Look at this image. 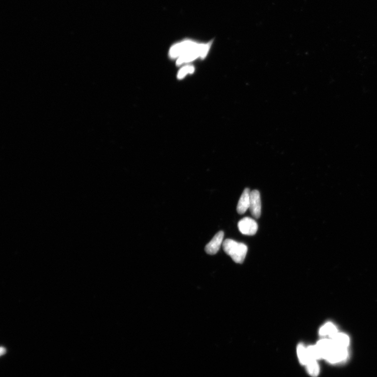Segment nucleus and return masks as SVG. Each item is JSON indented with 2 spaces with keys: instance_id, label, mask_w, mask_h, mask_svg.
I'll return each instance as SVG.
<instances>
[{
  "instance_id": "7ed1b4c3",
  "label": "nucleus",
  "mask_w": 377,
  "mask_h": 377,
  "mask_svg": "<svg viewBox=\"0 0 377 377\" xmlns=\"http://www.w3.org/2000/svg\"><path fill=\"white\" fill-rule=\"evenodd\" d=\"M348 356L347 348L334 346L326 354L325 359L329 362L336 363L346 360Z\"/></svg>"
},
{
  "instance_id": "f257e3e1",
  "label": "nucleus",
  "mask_w": 377,
  "mask_h": 377,
  "mask_svg": "<svg viewBox=\"0 0 377 377\" xmlns=\"http://www.w3.org/2000/svg\"><path fill=\"white\" fill-rule=\"evenodd\" d=\"M212 43V40L206 43H199L191 39H185L172 45L169 55L172 59H177L176 64L180 66L198 58H206Z\"/></svg>"
},
{
  "instance_id": "0eeeda50",
  "label": "nucleus",
  "mask_w": 377,
  "mask_h": 377,
  "mask_svg": "<svg viewBox=\"0 0 377 377\" xmlns=\"http://www.w3.org/2000/svg\"><path fill=\"white\" fill-rule=\"evenodd\" d=\"M251 191L250 188H246L239 200L237 206V211L240 214H244L250 208Z\"/></svg>"
},
{
  "instance_id": "4468645a",
  "label": "nucleus",
  "mask_w": 377,
  "mask_h": 377,
  "mask_svg": "<svg viewBox=\"0 0 377 377\" xmlns=\"http://www.w3.org/2000/svg\"><path fill=\"white\" fill-rule=\"evenodd\" d=\"M194 71V67L193 66H186L180 69L178 73L177 77L179 79H183L188 74L193 73Z\"/></svg>"
},
{
  "instance_id": "f03ea898",
  "label": "nucleus",
  "mask_w": 377,
  "mask_h": 377,
  "mask_svg": "<svg viewBox=\"0 0 377 377\" xmlns=\"http://www.w3.org/2000/svg\"><path fill=\"white\" fill-rule=\"evenodd\" d=\"M223 248L225 253L230 256L236 263H243L248 251L245 244L232 239H226L223 241Z\"/></svg>"
},
{
  "instance_id": "1a4fd4ad",
  "label": "nucleus",
  "mask_w": 377,
  "mask_h": 377,
  "mask_svg": "<svg viewBox=\"0 0 377 377\" xmlns=\"http://www.w3.org/2000/svg\"><path fill=\"white\" fill-rule=\"evenodd\" d=\"M316 345L319 348L323 359L325 358V356L330 350L334 346V343L331 339L321 340Z\"/></svg>"
},
{
  "instance_id": "2eb2a0df",
  "label": "nucleus",
  "mask_w": 377,
  "mask_h": 377,
  "mask_svg": "<svg viewBox=\"0 0 377 377\" xmlns=\"http://www.w3.org/2000/svg\"><path fill=\"white\" fill-rule=\"evenodd\" d=\"M6 352V350L4 347H1V350H0V353H1V355H3Z\"/></svg>"
},
{
  "instance_id": "20e7f679",
  "label": "nucleus",
  "mask_w": 377,
  "mask_h": 377,
  "mask_svg": "<svg viewBox=\"0 0 377 377\" xmlns=\"http://www.w3.org/2000/svg\"><path fill=\"white\" fill-rule=\"evenodd\" d=\"M238 228L241 234L251 236L257 233L258 226L254 219L245 217L239 221Z\"/></svg>"
},
{
  "instance_id": "ddd939ff",
  "label": "nucleus",
  "mask_w": 377,
  "mask_h": 377,
  "mask_svg": "<svg viewBox=\"0 0 377 377\" xmlns=\"http://www.w3.org/2000/svg\"><path fill=\"white\" fill-rule=\"evenodd\" d=\"M307 371L313 377L318 376L320 373V367L316 360H310L307 364Z\"/></svg>"
},
{
  "instance_id": "f8f14e48",
  "label": "nucleus",
  "mask_w": 377,
  "mask_h": 377,
  "mask_svg": "<svg viewBox=\"0 0 377 377\" xmlns=\"http://www.w3.org/2000/svg\"><path fill=\"white\" fill-rule=\"evenodd\" d=\"M307 351L310 360H317L323 358L322 354L316 345L308 346L307 347Z\"/></svg>"
},
{
  "instance_id": "39448f33",
  "label": "nucleus",
  "mask_w": 377,
  "mask_h": 377,
  "mask_svg": "<svg viewBox=\"0 0 377 377\" xmlns=\"http://www.w3.org/2000/svg\"><path fill=\"white\" fill-rule=\"evenodd\" d=\"M250 212L255 218L258 219L261 215V204L260 193L258 190H254L251 192Z\"/></svg>"
},
{
  "instance_id": "423d86ee",
  "label": "nucleus",
  "mask_w": 377,
  "mask_h": 377,
  "mask_svg": "<svg viewBox=\"0 0 377 377\" xmlns=\"http://www.w3.org/2000/svg\"><path fill=\"white\" fill-rule=\"evenodd\" d=\"M224 236L223 231H220L217 233L206 246V253L211 255L216 254L219 252L222 243H223Z\"/></svg>"
},
{
  "instance_id": "9b49d317",
  "label": "nucleus",
  "mask_w": 377,
  "mask_h": 377,
  "mask_svg": "<svg viewBox=\"0 0 377 377\" xmlns=\"http://www.w3.org/2000/svg\"><path fill=\"white\" fill-rule=\"evenodd\" d=\"M297 355L298 359L301 364L307 365L310 361L308 353L307 347L303 344H300L297 347Z\"/></svg>"
},
{
  "instance_id": "6e6552de",
  "label": "nucleus",
  "mask_w": 377,
  "mask_h": 377,
  "mask_svg": "<svg viewBox=\"0 0 377 377\" xmlns=\"http://www.w3.org/2000/svg\"><path fill=\"white\" fill-rule=\"evenodd\" d=\"M331 340L334 345L339 347L347 348L349 344V337L344 333H338Z\"/></svg>"
},
{
  "instance_id": "9d476101",
  "label": "nucleus",
  "mask_w": 377,
  "mask_h": 377,
  "mask_svg": "<svg viewBox=\"0 0 377 377\" xmlns=\"http://www.w3.org/2000/svg\"><path fill=\"white\" fill-rule=\"evenodd\" d=\"M338 333L336 326L331 323H327L319 330V334L322 336H328L331 339Z\"/></svg>"
}]
</instances>
